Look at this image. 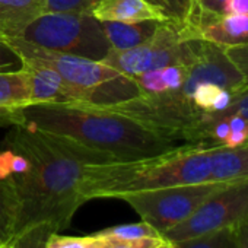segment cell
I'll list each match as a JSON object with an SVG mask.
<instances>
[{
    "label": "cell",
    "instance_id": "obj_1",
    "mask_svg": "<svg viewBox=\"0 0 248 248\" xmlns=\"http://www.w3.org/2000/svg\"><path fill=\"white\" fill-rule=\"evenodd\" d=\"M11 127L6 139L28 158L22 174L3 181L16 204L14 236L40 223H48L56 232L69 228L85 204L82 183L86 167L111 159L28 124Z\"/></svg>",
    "mask_w": 248,
    "mask_h": 248
},
{
    "label": "cell",
    "instance_id": "obj_2",
    "mask_svg": "<svg viewBox=\"0 0 248 248\" xmlns=\"http://www.w3.org/2000/svg\"><path fill=\"white\" fill-rule=\"evenodd\" d=\"M242 88L244 76L226 50L206 43L178 89L155 96L139 95L109 108L145 121L177 143L194 145L203 120L222 114Z\"/></svg>",
    "mask_w": 248,
    "mask_h": 248
},
{
    "label": "cell",
    "instance_id": "obj_3",
    "mask_svg": "<svg viewBox=\"0 0 248 248\" xmlns=\"http://www.w3.org/2000/svg\"><path fill=\"white\" fill-rule=\"evenodd\" d=\"M18 124L56 135L111 161H135L164 154L174 142L145 121L88 102H38L15 108Z\"/></svg>",
    "mask_w": 248,
    "mask_h": 248
},
{
    "label": "cell",
    "instance_id": "obj_4",
    "mask_svg": "<svg viewBox=\"0 0 248 248\" xmlns=\"http://www.w3.org/2000/svg\"><path fill=\"white\" fill-rule=\"evenodd\" d=\"M199 183H212L210 146L181 143L149 158L86 167L82 197L85 203L95 199L120 200L132 193Z\"/></svg>",
    "mask_w": 248,
    "mask_h": 248
},
{
    "label": "cell",
    "instance_id": "obj_5",
    "mask_svg": "<svg viewBox=\"0 0 248 248\" xmlns=\"http://www.w3.org/2000/svg\"><path fill=\"white\" fill-rule=\"evenodd\" d=\"M16 38L47 50L96 62H102L111 51L101 22L89 14L46 12Z\"/></svg>",
    "mask_w": 248,
    "mask_h": 248
},
{
    "label": "cell",
    "instance_id": "obj_6",
    "mask_svg": "<svg viewBox=\"0 0 248 248\" xmlns=\"http://www.w3.org/2000/svg\"><path fill=\"white\" fill-rule=\"evenodd\" d=\"M206 41L193 38L186 24L162 21L151 40L124 51L111 50L102 63L135 78L172 64H191L203 53Z\"/></svg>",
    "mask_w": 248,
    "mask_h": 248
},
{
    "label": "cell",
    "instance_id": "obj_7",
    "mask_svg": "<svg viewBox=\"0 0 248 248\" xmlns=\"http://www.w3.org/2000/svg\"><path fill=\"white\" fill-rule=\"evenodd\" d=\"M229 183H199L132 193L120 197L161 235L190 217L212 194Z\"/></svg>",
    "mask_w": 248,
    "mask_h": 248
},
{
    "label": "cell",
    "instance_id": "obj_8",
    "mask_svg": "<svg viewBox=\"0 0 248 248\" xmlns=\"http://www.w3.org/2000/svg\"><path fill=\"white\" fill-rule=\"evenodd\" d=\"M248 222V178L226 184L212 194L183 223L162 233L171 242L197 238Z\"/></svg>",
    "mask_w": 248,
    "mask_h": 248
},
{
    "label": "cell",
    "instance_id": "obj_9",
    "mask_svg": "<svg viewBox=\"0 0 248 248\" xmlns=\"http://www.w3.org/2000/svg\"><path fill=\"white\" fill-rule=\"evenodd\" d=\"M3 41L16 51L22 63H38L51 67L70 88L80 93L82 102L92 104L93 92L99 86L123 75L102 62L47 50L21 38H9Z\"/></svg>",
    "mask_w": 248,
    "mask_h": 248
},
{
    "label": "cell",
    "instance_id": "obj_10",
    "mask_svg": "<svg viewBox=\"0 0 248 248\" xmlns=\"http://www.w3.org/2000/svg\"><path fill=\"white\" fill-rule=\"evenodd\" d=\"M191 37L223 50L248 44V14L210 16L193 11L186 24Z\"/></svg>",
    "mask_w": 248,
    "mask_h": 248
},
{
    "label": "cell",
    "instance_id": "obj_11",
    "mask_svg": "<svg viewBox=\"0 0 248 248\" xmlns=\"http://www.w3.org/2000/svg\"><path fill=\"white\" fill-rule=\"evenodd\" d=\"M31 75V102H82L78 91L70 88L51 67L38 63H22Z\"/></svg>",
    "mask_w": 248,
    "mask_h": 248
},
{
    "label": "cell",
    "instance_id": "obj_12",
    "mask_svg": "<svg viewBox=\"0 0 248 248\" xmlns=\"http://www.w3.org/2000/svg\"><path fill=\"white\" fill-rule=\"evenodd\" d=\"M91 15L99 22L168 21L159 9L146 0H99L91 11Z\"/></svg>",
    "mask_w": 248,
    "mask_h": 248
},
{
    "label": "cell",
    "instance_id": "obj_13",
    "mask_svg": "<svg viewBox=\"0 0 248 248\" xmlns=\"http://www.w3.org/2000/svg\"><path fill=\"white\" fill-rule=\"evenodd\" d=\"M248 178V142L239 146H210V181L233 183Z\"/></svg>",
    "mask_w": 248,
    "mask_h": 248
},
{
    "label": "cell",
    "instance_id": "obj_14",
    "mask_svg": "<svg viewBox=\"0 0 248 248\" xmlns=\"http://www.w3.org/2000/svg\"><path fill=\"white\" fill-rule=\"evenodd\" d=\"M46 14V0H0V40L16 38Z\"/></svg>",
    "mask_w": 248,
    "mask_h": 248
},
{
    "label": "cell",
    "instance_id": "obj_15",
    "mask_svg": "<svg viewBox=\"0 0 248 248\" xmlns=\"http://www.w3.org/2000/svg\"><path fill=\"white\" fill-rule=\"evenodd\" d=\"M162 21H139V22H112L102 21V31L114 51L135 48L154 37Z\"/></svg>",
    "mask_w": 248,
    "mask_h": 248
},
{
    "label": "cell",
    "instance_id": "obj_16",
    "mask_svg": "<svg viewBox=\"0 0 248 248\" xmlns=\"http://www.w3.org/2000/svg\"><path fill=\"white\" fill-rule=\"evenodd\" d=\"M193 64V63H191ZM191 64H172L159 69L149 70L139 76H135L133 80L139 88V95L143 96H155L172 92L178 89L190 70Z\"/></svg>",
    "mask_w": 248,
    "mask_h": 248
},
{
    "label": "cell",
    "instance_id": "obj_17",
    "mask_svg": "<svg viewBox=\"0 0 248 248\" xmlns=\"http://www.w3.org/2000/svg\"><path fill=\"white\" fill-rule=\"evenodd\" d=\"M31 102V75L22 66L19 70L0 72V107L18 108Z\"/></svg>",
    "mask_w": 248,
    "mask_h": 248
},
{
    "label": "cell",
    "instance_id": "obj_18",
    "mask_svg": "<svg viewBox=\"0 0 248 248\" xmlns=\"http://www.w3.org/2000/svg\"><path fill=\"white\" fill-rule=\"evenodd\" d=\"M96 238H107V239H121V241H136L145 238H156L162 236L152 225L145 220L135 222V223H121L114 225L98 232L92 233Z\"/></svg>",
    "mask_w": 248,
    "mask_h": 248
},
{
    "label": "cell",
    "instance_id": "obj_19",
    "mask_svg": "<svg viewBox=\"0 0 248 248\" xmlns=\"http://www.w3.org/2000/svg\"><path fill=\"white\" fill-rule=\"evenodd\" d=\"M172 244L175 248H238L235 229H222Z\"/></svg>",
    "mask_w": 248,
    "mask_h": 248
},
{
    "label": "cell",
    "instance_id": "obj_20",
    "mask_svg": "<svg viewBox=\"0 0 248 248\" xmlns=\"http://www.w3.org/2000/svg\"><path fill=\"white\" fill-rule=\"evenodd\" d=\"M16 204L9 187L0 180V242L14 238Z\"/></svg>",
    "mask_w": 248,
    "mask_h": 248
},
{
    "label": "cell",
    "instance_id": "obj_21",
    "mask_svg": "<svg viewBox=\"0 0 248 248\" xmlns=\"http://www.w3.org/2000/svg\"><path fill=\"white\" fill-rule=\"evenodd\" d=\"M53 233H56L53 226L48 223H40L15 235L11 241L16 248H47V242Z\"/></svg>",
    "mask_w": 248,
    "mask_h": 248
},
{
    "label": "cell",
    "instance_id": "obj_22",
    "mask_svg": "<svg viewBox=\"0 0 248 248\" xmlns=\"http://www.w3.org/2000/svg\"><path fill=\"white\" fill-rule=\"evenodd\" d=\"M146 2L159 9L168 21L178 24H187L194 9V0H146Z\"/></svg>",
    "mask_w": 248,
    "mask_h": 248
},
{
    "label": "cell",
    "instance_id": "obj_23",
    "mask_svg": "<svg viewBox=\"0 0 248 248\" xmlns=\"http://www.w3.org/2000/svg\"><path fill=\"white\" fill-rule=\"evenodd\" d=\"M99 0H46V12L89 14Z\"/></svg>",
    "mask_w": 248,
    "mask_h": 248
},
{
    "label": "cell",
    "instance_id": "obj_24",
    "mask_svg": "<svg viewBox=\"0 0 248 248\" xmlns=\"http://www.w3.org/2000/svg\"><path fill=\"white\" fill-rule=\"evenodd\" d=\"M95 239H96L95 248H155L165 238L156 236V238H145V239H136V241H121V239H107V238L95 236Z\"/></svg>",
    "mask_w": 248,
    "mask_h": 248
},
{
    "label": "cell",
    "instance_id": "obj_25",
    "mask_svg": "<svg viewBox=\"0 0 248 248\" xmlns=\"http://www.w3.org/2000/svg\"><path fill=\"white\" fill-rule=\"evenodd\" d=\"M96 239L92 235L88 236H67L56 232L50 236L47 248H95Z\"/></svg>",
    "mask_w": 248,
    "mask_h": 248
},
{
    "label": "cell",
    "instance_id": "obj_26",
    "mask_svg": "<svg viewBox=\"0 0 248 248\" xmlns=\"http://www.w3.org/2000/svg\"><path fill=\"white\" fill-rule=\"evenodd\" d=\"M22 60L14 48L0 40V72H12L22 69Z\"/></svg>",
    "mask_w": 248,
    "mask_h": 248
},
{
    "label": "cell",
    "instance_id": "obj_27",
    "mask_svg": "<svg viewBox=\"0 0 248 248\" xmlns=\"http://www.w3.org/2000/svg\"><path fill=\"white\" fill-rule=\"evenodd\" d=\"M228 57L233 62L238 70L244 76V86H248V44L226 50Z\"/></svg>",
    "mask_w": 248,
    "mask_h": 248
},
{
    "label": "cell",
    "instance_id": "obj_28",
    "mask_svg": "<svg viewBox=\"0 0 248 248\" xmlns=\"http://www.w3.org/2000/svg\"><path fill=\"white\" fill-rule=\"evenodd\" d=\"M229 0H194V9L200 14L219 16L226 14V6Z\"/></svg>",
    "mask_w": 248,
    "mask_h": 248
},
{
    "label": "cell",
    "instance_id": "obj_29",
    "mask_svg": "<svg viewBox=\"0 0 248 248\" xmlns=\"http://www.w3.org/2000/svg\"><path fill=\"white\" fill-rule=\"evenodd\" d=\"M228 112L238 114V115L244 117L248 121V86H244L241 91L236 92V95L233 96L231 105L222 114H228Z\"/></svg>",
    "mask_w": 248,
    "mask_h": 248
},
{
    "label": "cell",
    "instance_id": "obj_30",
    "mask_svg": "<svg viewBox=\"0 0 248 248\" xmlns=\"http://www.w3.org/2000/svg\"><path fill=\"white\" fill-rule=\"evenodd\" d=\"M18 124V117L15 108H3L0 107V127L15 126Z\"/></svg>",
    "mask_w": 248,
    "mask_h": 248
},
{
    "label": "cell",
    "instance_id": "obj_31",
    "mask_svg": "<svg viewBox=\"0 0 248 248\" xmlns=\"http://www.w3.org/2000/svg\"><path fill=\"white\" fill-rule=\"evenodd\" d=\"M226 14H248V0H229Z\"/></svg>",
    "mask_w": 248,
    "mask_h": 248
},
{
    "label": "cell",
    "instance_id": "obj_32",
    "mask_svg": "<svg viewBox=\"0 0 248 248\" xmlns=\"http://www.w3.org/2000/svg\"><path fill=\"white\" fill-rule=\"evenodd\" d=\"M236 245L238 248H248V222L239 225L236 229Z\"/></svg>",
    "mask_w": 248,
    "mask_h": 248
},
{
    "label": "cell",
    "instance_id": "obj_33",
    "mask_svg": "<svg viewBox=\"0 0 248 248\" xmlns=\"http://www.w3.org/2000/svg\"><path fill=\"white\" fill-rule=\"evenodd\" d=\"M155 248H174V244L168 239H164L159 245H156Z\"/></svg>",
    "mask_w": 248,
    "mask_h": 248
},
{
    "label": "cell",
    "instance_id": "obj_34",
    "mask_svg": "<svg viewBox=\"0 0 248 248\" xmlns=\"http://www.w3.org/2000/svg\"><path fill=\"white\" fill-rule=\"evenodd\" d=\"M0 248H16V247L12 241H6V242H0Z\"/></svg>",
    "mask_w": 248,
    "mask_h": 248
},
{
    "label": "cell",
    "instance_id": "obj_35",
    "mask_svg": "<svg viewBox=\"0 0 248 248\" xmlns=\"http://www.w3.org/2000/svg\"><path fill=\"white\" fill-rule=\"evenodd\" d=\"M174 248H175V245H174Z\"/></svg>",
    "mask_w": 248,
    "mask_h": 248
}]
</instances>
